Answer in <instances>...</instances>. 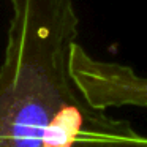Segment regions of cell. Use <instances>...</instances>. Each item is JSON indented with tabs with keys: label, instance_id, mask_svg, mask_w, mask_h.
I'll use <instances>...</instances> for the list:
<instances>
[{
	"label": "cell",
	"instance_id": "cell-1",
	"mask_svg": "<svg viewBox=\"0 0 147 147\" xmlns=\"http://www.w3.org/2000/svg\"><path fill=\"white\" fill-rule=\"evenodd\" d=\"M0 67V147H147L108 108L147 105L146 79L78 43L73 0H10Z\"/></svg>",
	"mask_w": 147,
	"mask_h": 147
}]
</instances>
